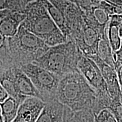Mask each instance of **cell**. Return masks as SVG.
Wrapping results in <instances>:
<instances>
[{"instance_id":"cell-1","label":"cell","mask_w":122,"mask_h":122,"mask_svg":"<svg viewBox=\"0 0 122 122\" xmlns=\"http://www.w3.org/2000/svg\"><path fill=\"white\" fill-rule=\"evenodd\" d=\"M57 99L72 111L92 110L96 99V92L77 69L61 77Z\"/></svg>"},{"instance_id":"cell-2","label":"cell","mask_w":122,"mask_h":122,"mask_svg":"<svg viewBox=\"0 0 122 122\" xmlns=\"http://www.w3.org/2000/svg\"><path fill=\"white\" fill-rule=\"evenodd\" d=\"M24 13L25 18L22 24L29 31L42 39L49 46L67 41L63 33L49 14L43 0L28 4Z\"/></svg>"},{"instance_id":"cell-3","label":"cell","mask_w":122,"mask_h":122,"mask_svg":"<svg viewBox=\"0 0 122 122\" xmlns=\"http://www.w3.org/2000/svg\"><path fill=\"white\" fill-rule=\"evenodd\" d=\"M83 55L74 41L50 46L42 56L33 62L62 77L77 70Z\"/></svg>"},{"instance_id":"cell-4","label":"cell","mask_w":122,"mask_h":122,"mask_svg":"<svg viewBox=\"0 0 122 122\" xmlns=\"http://www.w3.org/2000/svg\"><path fill=\"white\" fill-rule=\"evenodd\" d=\"M7 40L13 65L19 67L33 63L50 48L42 39L27 30L22 23L16 35Z\"/></svg>"},{"instance_id":"cell-5","label":"cell","mask_w":122,"mask_h":122,"mask_svg":"<svg viewBox=\"0 0 122 122\" xmlns=\"http://www.w3.org/2000/svg\"><path fill=\"white\" fill-rule=\"evenodd\" d=\"M28 76L45 103L57 99V92L61 77L33 63L20 67Z\"/></svg>"},{"instance_id":"cell-6","label":"cell","mask_w":122,"mask_h":122,"mask_svg":"<svg viewBox=\"0 0 122 122\" xmlns=\"http://www.w3.org/2000/svg\"><path fill=\"white\" fill-rule=\"evenodd\" d=\"M77 69L96 92H108L101 70L91 58L82 56L77 64Z\"/></svg>"},{"instance_id":"cell-7","label":"cell","mask_w":122,"mask_h":122,"mask_svg":"<svg viewBox=\"0 0 122 122\" xmlns=\"http://www.w3.org/2000/svg\"><path fill=\"white\" fill-rule=\"evenodd\" d=\"M105 32L84 22L80 36L75 43L83 56L89 57L97 54L99 41Z\"/></svg>"},{"instance_id":"cell-8","label":"cell","mask_w":122,"mask_h":122,"mask_svg":"<svg viewBox=\"0 0 122 122\" xmlns=\"http://www.w3.org/2000/svg\"><path fill=\"white\" fill-rule=\"evenodd\" d=\"M89 58L97 64L100 69L111 99L114 102H119L122 93L115 68L103 62L97 55H93Z\"/></svg>"},{"instance_id":"cell-9","label":"cell","mask_w":122,"mask_h":122,"mask_svg":"<svg viewBox=\"0 0 122 122\" xmlns=\"http://www.w3.org/2000/svg\"><path fill=\"white\" fill-rule=\"evenodd\" d=\"M64 15L67 30V40L75 42L80 36L84 24L83 11L75 4L68 2Z\"/></svg>"},{"instance_id":"cell-10","label":"cell","mask_w":122,"mask_h":122,"mask_svg":"<svg viewBox=\"0 0 122 122\" xmlns=\"http://www.w3.org/2000/svg\"><path fill=\"white\" fill-rule=\"evenodd\" d=\"M45 103L35 97H27L20 105L17 114L12 122H36Z\"/></svg>"},{"instance_id":"cell-11","label":"cell","mask_w":122,"mask_h":122,"mask_svg":"<svg viewBox=\"0 0 122 122\" xmlns=\"http://www.w3.org/2000/svg\"><path fill=\"white\" fill-rule=\"evenodd\" d=\"M13 68L15 82L19 93L24 97H35L42 100L41 96L39 91L21 68L13 66Z\"/></svg>"},{"instance_id":"cell-12","label":"cell","mask_w":122,"mask_h":122,"mask_svg":"<svg viewBox=\"0 0 122 122\" xmlns=\"http://www.w3.org/2000/svg\"><path fill=\"white\" fill-rule=\"evenodd\" d=\"M25 18L23 12L10 11L0 20V33L5 37H13Z\"/></svg>"},{"instance_id":"cell-13","label":"cell","mask_w":122,"mask_h":122,"mask_svg":"<svg viewBox=\"0 0 122 122\" xmlns=\"http://www.w3.org/2000/svg\"><path fill=\"white\" fill-rule=\"evenodd\" d=\"M65 106L57 99L45 103L36 122H65Z\"/></svg>"},{"instance_id":"cell-14","label":"cell","mask_w":122,"mask_h":122,"mask_svg":"<svg viewBox=\"0 0 122 122\" xmlns=\"http://www.w3.org/2000/svg\"><path fill=\"white\" fill-rule=\"evenodd\" d=\"M13 67L7 68L0 75V83L7 92L9 96L15 98L22 103L27 97L21 95L18 91Z\"/></svg>"},{"instance_id":"cell-15","label":"cell","mask_w":122,"mask_h":122,"mask_svg":"<svg viewBox=\"0 0 122 122\" xmlns=\"http://www.w3.org/2000/svg\"><path fill=\"white\" fill-rule=\"evenodd\" d=\"M107 28L108 25L105 30V34L99 41L96 55H97L103 62L115 68V62L114 59V53L107 37Z\"/></svg>"},{"instance_id":"cell-16","label":"cell","mask_w":122,"mask_h":122,"mask_svg":"<svg viewBox=\"0 0 122 122\" xmlns=\"http://www.w3.org/2000/svg\"><path fill=\"white\" fill-rule=\"evenodd\" d=\"M65 122H95L92 109L74 111L65 106Z\"/></svg>"},{"instance_id":"cell-17","label":"cell","mask_w":122,"mask_h":122,"mask_svg":"<svg viewBox=\"0 0 122 122\" xmlns=\"http://www.w3.org/2000/svg\"><path fill=\"white\" fill-rule=\"evenodd\" d=\"M21 103L13 97H9L0 103L1 112L4 122H12L14 119Z\"/></svg>"},{"instance_id":"cell-18","label":"cell","mask_w":122,"mask_h":122,"mask_svg":"<svg viewBox=\"0 0 122 122\" xmlns=\"http://www.w3.org/2000/svg\"><path fill=\"white\" fill-rule=\"evenodd\" d=\"M43 2L46 8L48 10L49 14L50 15L55 23L57 24V26L60 29V30L62 31V32L63 33L64 36L67 39V30L66 23L64 13L61 10H59V9H58L57 7L54 6L52 4H50L48 0H43Z\"/></svg>"},{"instance_id":"cell-19","label":"cell","mask_w":122,"mask_h":122,"mask_svg":"<svg viewBox=\"0 0 122 122\" xmlns=\"http://www.w3.org/2000/svg\"><path fill=\"white\" fill-rule=\"evenodd\" d=\"M120 25L117 21L110 18L107 28V37L113 53L119 49L121 44L122 38L119 34Z\"/></svg>"},{"instance_id":"cell-20","label":"cell","mask_w":122,"mask_h":122,"mask_svg":"<svg viewBox=\"0 0 122 122\" xmlns=\"http://www.w3.org/2000/svg\"><path fill=\"white\" fill-rule=\"evenodd\" d=\"M7 39L0 33V61L4 64L6 67L9 68L14 65L9 53Z\"/></svg>"},{"instance_id":"cell-21","label":"cell","mask_w":122,"mask_h":122,"mask_svg":"<svg viewBox=\"0 0 122 122\" xmlns=\"http://www.w3.org/2000/svg\"><path fill=\"white\" fill-rule=\"evenodd\" d=\"M95 122H118L112 112L109 109H103L94 116Z\"/></svg>"},{"instance_id":"cell-22","label":"cell","mask_w":122,"mask_h":122,"mask_svg":"<svg viewBox=\"0 0 122 122\" xmlns=\"http://www.w3.org/2000/svg\"><path fill=\"white\" fill-rule=\"evenodd\" d=\"M117 119L118 122H122V105L119 102H114L109 109Z\"/></svg>"},{"instance_id":"cell-23","label":"cell","mask_w":122,"mask_h":122,"mask_svg":"<svg viewBox=\"0 0 122 122\" xmlns=\"http://www.w3.org/2000/svg\"><path fill=\"white\" fill-rule=\"evenodd\" d=\"M114 59L115 62V69L117 70L120 66H122V39L119 48L114 53Z\"/></svg>"},{"instance_id":"cell-24","label":"cell","mask_w":122,"mask_h":122,"mask_svg":"<svg viewBox=\"0 0 122 122\" xmlns=\"http://www.w3.org/2000/svg\"><path fill=\"white\" fill-rule=\"evenodd\" d=\"M9 97V94L0 83V103L4 102Z\"/></svg>"},{"instance_id":"cell-25","label":"cell","mask_w":122,"mask_h":122,"mask_svg":"<svg viewBox=\"0 0 122 122\" xmlns=\"http://www.w3.org/2000/svg\"><path fill=\"white\" fill-rule=\"evenodd\" d=\"M114 7L122 6V0H103Z\"/></svg>"},{"instance_id":"cell-26","label":"cell","mask_w":122,"mask_h":122,"mask_svg":"<svg viewBox=\"0 0 122 122\" xmlns=\"http://www.w3.org/2000/svg\"><path fill=\"white\" fill-rule=\"evenodd\" d=\"M9 0H0V10H9Z\"/></svg>"},{"instance_id":"cell-27","label":"cell","mask_w":122,"mask_h":122,"mask_svg":"<svg viewBox=\"0 0 122 122\" xmlns=\"http://www.w3.org/2000/svg\"><path fill=\"white\" fill-rule=\"evenodd\" d=\"M117 73V75H118V78L120 88L121 90L122 89V66H120L118 69L116 70Z\"/></svg>"},{"instance_id":"cell-28","label":"cell","mask_w":122,"mask_h":122,"mask_svg":"<svg viewBox=\"0 0 122 122\" xmlns=\"http://www.w3.org/2000/svg\"><path fill=\"white\" fill-rule=\"evenodd\" d=\"M111 19H112L117 21L120 24H122V15H112L110 16Z\"/></svg>"},{"instance_id":"cell-29","label":"cell","mask_w":122,"mask_h":122,"mask_svg":"<svg viewBox=\"0 0 122 122\" xmlns=\"http://www.w3.org/2000/svg\"><path fill=\"white\" fill-rule=\"evenodd\" d=\"M11 11L10 10H0V20L1 19H2L4 16L7 15Z\"/></svg>"},{"instance_id":"cell-30","label":"cell","mask_w":122,"mask_h":122,"mask_svg":"<svg viewBox=\"0 0 122 122\" xmlns=\"http://www.w3.org/2000/svg\"><path fill=\"white\" fill-rule=\"evenodd\" d=\"M6 69H7V68L4 65V64L2 62L0 61V75H1L2 74Z\"/></svg>"},{"instance_id":"cell-31","label":"cell","mask_w":122,"mask_h":122,"mask_svg":"<svg viewBox=\"0 0 122 122\" xmlns=\"http://www.w3.org/2000/svg\"><path fill=\"white\" fill-rule=\"evenodd\" d=\"M37 1V0H21V1H22L23 4V5L25 7H26L28 4L35 2V1Z\"/></svg>"},{"instance_id":"cell-32","label":"cell","mask_w":122,"mask_h":122,"mask_svg":"<svg viewBox=\"0 0 122 122\" xmlns=\"http://www.w3.org/2000/svg\"><path fill=\"white\" fill-rule=\"evenodd\" d=\"M0 122H4V119H3V117L2 115V112H1V107H0Z\"/></svg>"},{"instance_id":"cell-33","label":"cell","mask_w":122,"mask_h":122,"mask_svg":"<svg viewBox=\"0 0 122 122\" xmlns=\"http://www.w3.org/2000/svg\"><path fill=\"white\" fill-rule=\"evenodd\" d=\"M119 34L121 38L122 39V24H121L119 26Z\"/></svg>"},{"instance_id":"cell-34","label":"cell","mask_w":122,"mask_h":122,"mask_svg":"<svg viewBox=\"0 0 122 122\" xmlns=\"http://www.w3.org/2000/svg\"><path fill=\"white\" fill-rule=\"evenodd\" d=\"M67 1H69V2H70L74 3V4H75L76 2V0H67Z\"/></svg>"},{"instance_id":"cell-35","label":"cell","mask_w":122,"mask_h":122,"mask_svg":"<svg viewBox=\"0 0 122 122\" xmlns=\"http://www.w3.org/2000/svg\"><path fill=\"white\" fill-rule=\"evenodd\" d=\"M120 103H121V104L122 105V93L121 94V96H120Z\"/></svg>"},{"instance_id":"cell-36","label":"cell","mask_w":122,"mask_h":122,"mask_svg":"<svg viewBox=\"0 0 122 122\" xmlns=\"http://www.w3.org/2000/svg\"><path fill=\"white\" fill-rule=\"evenodd\" d=\"M121 91H122V90H121Z\"/></svg>"}]
</instances>
